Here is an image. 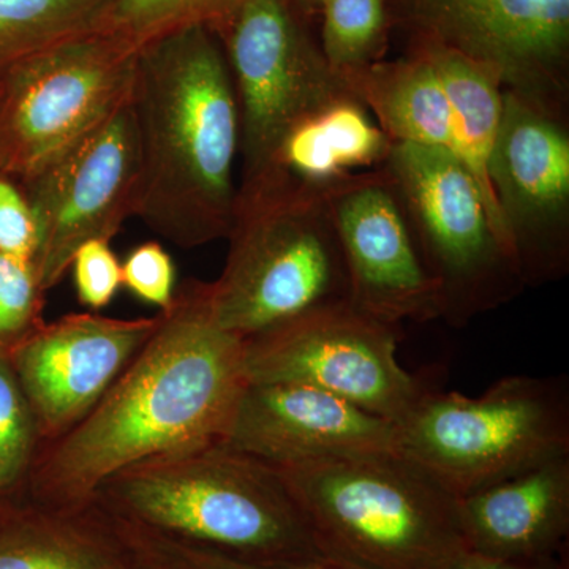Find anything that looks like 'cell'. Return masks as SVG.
<instances>
[{
	"label": "cell",
	"mask_w": 569,
	"mask_h": 569,
	"mask_svg": "<svg viewBox=\"0 0 569 569\" xmlns=\"http://www.w3.org/2000/svg\"><path fill=\"white\" fill-rule=\"evenodd\" d=\"M151 339L66 436L43 445L20 497L66 505L126 468L222 440L246 387L244 340L213 320L209 282L190 279Z\"/></svg>",
	"instance_id": "cell-1"
},
{
	"label": "cell",
	"mask_w": 569,
	"mask_h": 569,
	"mask_svg": "<svg viewBox=\"0 0 569 569\" xmlns=\"http://www.w3.org/2000/svg\"><path fill=\"white\" fill-rule=\"evenodd\" d=\"M132 108L140 152L134 217L181 249L227 239L238 197L239 112L219 37L193 26L144 44Z\"/></svg>",
	"instance_id": "cell-2"
},
{
	"label": "cell",
	"mask_w": 569,
	"mask_h": 569,
	"mask_svg": "<svg viewBox=\"0 0 569 569\" xmlns=\"http://www.w3.org/2000/svg\"><path fill=\"white\" fill-rule=\"evenodd\" d=\"M93 496L153 537L246 563L323 552L279 471L222 441L126 468Z\"/></svg>",
	"instance_id": "cell-3"
},
{
	"label": "cell",
	"mask_w": 569,
	"mask_h": 569,
	"mask_svg": "<svg viewBox=\"0 0 569 569\" xmlns=\"http://www.w3.org/2000/svg\"><path fill=\"white\" fill-rule=\"evenodd\" d=\"M272 467L326 553L372 569H449L468 550L459 498L399 451Z\"/></svg>",
	"instance_id": "cell-4"
},
{
	"label": "cell",
	"mask_w": 569,
	"mask_h": 569,
	"mask_svg": "<svg viewBox=\"0 0 569 569\" xmlns=\"http://www.w3.org/2000/svg\"><path fill=\"white\" fill-rule=\"evenodd\" d=\"M213 320L239 339L350 302V282L325 190L274 186L238 193Z\"/></svg>",
	"instance_id": "cell-5"
},
{
	"label": "cell",
	"mask_w": 569,
	"mask_h": 569,
	"mask_svg": "<svg viewBox=\"0 0 569 569\" xmlns=\"http://www.w3.org/2000/svg\"><path fill=\"white\" fill-rule=\"evenodd\" d=\"M396 433L403 458L462 498L569 456L568 378L503 377L478 397L427 388Z\"/></svg>",
	"instance_id": "cell-6"
},
{
	"label": "cell",
	"mask_w": 569,
	"mask_h": 569,
	"mask_svg": "<svg viewBox=\"0 0 569 569\" xmlns=\"http://www.w3.org/2000/svg\"><path fill=\"white\" fill-rule=\"evenodd\" d=\"M383 168L440 288V320L463 328L526 291L500 217L455 153L396 142Z\"/></svg>",
	"instance_id": "cell-7"
},
{
	"label": "cell",
	"mask_w": 569,
	"mask_h": 569,
	"mask_svg": "<svg viewBox=\"0 0 569 569\" xmlns=\"http://www.w3.org/2000/svg\"><path fill=\"white\" fill-rule=\"evenodd\" d=\"M138 52L92 31L7 71L0 78V176L28 182L129 102Z\"/></svg>",
	"instance_id": "cell-8"
},
{
	"label": "cell",
	"mask_w": 569,
	"mask_h": 569,
	"mask_svg": "<svg viewBox=\"0 0 569 569\" xmlns=\"http://www.w3.org/2000/svg\"><path fill=\"white\" fill-rule=\"evenodd\" d=\"M309 17L291 0H244L213 32L222 44L238 102V192L266 181L296 123L350 92L313 39Z\"/></svg>",
	"instance_id": "cell-9"
},
{
	"label": "cell",
	"mask_w": 569,
	"mask_h": 569,
	"mask_svg": "<svg viewBox=\"0 0 569 569\" xmlns=\"http://www.w3.org/2000/svg\"><path fill=\"white\" fill-rule=\"evenodd\" d=\"M399 328L351 302L313 310L244 340L247 381L307 385L397 425L427 389L397 358Z\"/></svg>",
	"instance_id": "cell-10"
},
{
	"label": "cell",
	"mask_w": 569,
	"mask_h": 569,
	"mask_svg": "<svg viewBox=\"0 0 569 569\" xmlns=\"http://www.w3.org/2000/svg\"><path fill=\"white\" fill-rule=\"evenodd\" d=\"M395 24L490 71L505 92L568 119L569 0H391Z\"/></svg>",
	"instance_id": "cell-11"
},
{
	"label": "cell",
	"mask_w": 569,
	"mask_h": 569,
	"mask_svg": "<svg viewBox=\"0 0 569 569\" xmlns=\"http://www.w3.org/2000/svg\"><path fill=\"white\" fill-rule=\"evenodd\" d=\"M18 187L36 219L33 269L47 293L70 271L82 244L110 242L137 212L140 152L132 99Z\"/></svg>",
	"instance_id": "cell-12"
},
{
	"label": "cell",
	"mask_w": 569,
	"mask_h": 569,
	"mask_svg": "<svg viewBox=\"0 0 569 569\" xmlns=\"http://www.w3.org/2000/svg\"><path fill=\"white\" fill-rule=\"evenodd\" d=\"M569 122L503 92L489 182L527 288L569 272Z\"/></svg>",
	"instance_id": "cell-13"
},
{
	"label": "cell",
	"mask_w": 569,
	"mask_h": 569,
	"mask_svg": "<svg viewBox=\"0 0 569 569\" xmlns=\"http://www.w3.org/2000/svg\"><path fill=\"white\" fill-rule=\"evenodd\" d=\"M325 193L351 306L395 326L440 320V288L427 271L388 171L380 167L347 176Z\"/></svg>",
	"instance_id": "cell-14"
},
{
	"label": "cell",
	"mask_w": 569,
	"mask_h": 569,
	"mask_svg": "<svg viewBox=\"0 0 569 569\" xmlns=\"http://www.w3.org/2000/svg\"><path fill=\"white\" fill-rule=\"evenodd\" d=\"M159 323L160 313L142 318L69 313L51 323L43 321L7 350L36 415L41 447L88 417Z\"/></svg>",
	"instance_id": "cell-15"
},
{
	"label": "cell",
	"mask_w": 569,
	"mask_h": 569,
	"mask_svg": "<svg viewBox=\"0 0 569 569\" xmlns=\"http://www.w3.org/2000/svg\"><path fill=\"white\" fill-rule=\"evenodd\" d=\"M220 441L269 466L397 451L391 421L299 383L247 381Z\"/></svg>",
	"instance_id": "cell-16"
},
{
	"label": "cell",
	"mask_w": 569,
	"mask_h": 569,
	"mask_svg": "<svg viewBox=\"0 0 569 569\" xmlns=\"http://www.w3.org/2000/svg\"><path fill=\"white\" fill-rule=\"evenodd\" d=\"M0 569H173L156 537L96 496L0 501Z\"/></svg>",
	"instance_id": "cell-17"
},
{
	"label": "cell",
	"mask_w": 569,
	"mask_h": 569,
	"mask_svg": "<svg viewBox=\"0 0 569 569\" xmlns=\"http://www.w3.org/2000/svg\"><path fill=\"white\" fill-rule=\"evenodd\" d=\"M468 550L497 559L563 556L569 535V456L459 498Z\"/></svg>",
	"instance_id": "cell-18"
},
{
	"label": "cell",
	"mask_w": 569,
	"mask_h": 569,
	"mask_svg": "<svg viewBox=\"0 0 569 569\" xmlns=\"http://www.w3.org/2000/svg\"><path fill=\"white\" fill-rule=\"evenodd\" d=\"M396 142L351 92L310 112L283 138L266 181L326 190L347 176L376 170L387 163Z\"/></svg>",
	"instance_id": "cell-19"
},
{
	"label": "cell",
	"mask_w": 569,
	"mask_h": 569,
	"mask_svg": "<svg viewBox=\"0 0 569 569\" xmlns=\"http://www.w3.org/2000/svg\"><path fill=\"white\" fill-rule=\"evenodd\" d=\"M337 73L392 141L451 151L447 93L425 52L410 47L397 61H378Z\"/></svg>",
	"instance_id": "cell-20"
},
{
	"label": "cell",
	"mask_w": 569,
	"mask_h": 569,
	"mask_svg": "<svg viewBox=\"0 0 569 569\" xmlns=\"http://www.w3.org/2000/svg\"><path fill=\"white\" fill-rule=\"evenodd\" d=\"M410 47L425 52L436 67L451 112V152L470 171L500 217L488 173L490 152L503 114L505 91L500 82L490 71L436 41L411 37Z\"/></svg>",
	"instance_id": "cell-21"
},
{
	"label": "cell",
	"mask_w": 569,
	"mask_h": 569,
	"mask_svg": "<svg viewBox=\"0 0 569 569\" xmlns=\"http://www.w3.org/2000/svg\"><path fill=\"white\" fill-rule=\"evenodd\" d=\"M114 0H0V78L39 52L96 31Z\"/></svg>",
	"instance_id": "cell-22"
},
{
	"label": "cell",
	"mask_w": 569,
	"mask_h": 569,
	"mask_svg": "<svg viewBox=\"0 0 569 569\" xmlns=\"http://www.w3.org/2000/svg\"><path fill=\"white\" fill-rule=\"evenodd\" d=\"M242 3L244 0H114L96 31L141 50L153 40L193 26L217 32Z\"/></svg>",
	"instance_id": "cell-23"
},
{
	"label": "cell",
	"mask_w": 569,
	"mask_h": 569,
	"mask_svg": "<svg viewBox=\"0 0 569 569\" xmlns=\"http://www.w3.org/2000/svg\"><path fill=\"white\" fill-rule=\"evenodd\" d=\"M321 51L336 71L383 61L392 18L391 0H325Z\"/></svg>",
	"instance_id": "cell-24"
},
{
	"label": "cell",
	"mask_w": 569,
	"mask_h": 569,
	"mask_svg": "<svg viewBox=\"0 0 569 569\" xmlns=\"http://www.w3.org/2000/svg\"><path fill=\"white\" fill-rule=\"evenodd\" d=\"M41 438L31 403L9 358L0 347V501L21 496Z\"/></svg>",
	"instance_id": "cell-25"
},
{
	"label": "cell",
	"mask_w": 569,
	"mask_h": 569,
	"mask_svg": "<svg viewBox=\"0 0 569 569\" xmlns=\"http://www.w3.org/2000/svg\"><path fill=\"white\" fill-rule=\"evenodd\" d=\"M43 290L29 261L0 253V347L10 350L43 323Z\"/></svg>",
	"instance_id": "cell-26"
},
{
	"label": "cell",
	"mask_w": 569,
	"mask_h": 569,
	"mask_svg": "<svg viewBox=\"0 0 569 569\" xmlns=\"http://www.w3.org/2000/svg\"><path fill=\"white\" fill-rule=\"evenodd\" d=\"M122 264V287L144 305L164 310L176 293L173 258L157 241L134 247Z\"/></svg>",
	"instance_id": "cell-27"
},
{
	"label": "cell",
	"mask_w": 569,
	"mask_h": 569,
	"mask_svg": "<svg viewBox=\"0 0 569 569\" xmlns=\"http://www.w3.org/2000/svg\"><path fill=\"white\" fill-rule=\"evenodd\" d=\"M78 301L91 312L110 306L122 287V264L110 242L93 239L74 253L70 264Z\"/></svg>",
	"instance_id": "cell-28"
},
{
	"label": "cell",
	"mask_w": 569,
	"mask_h": 569,
	"mask_svg": "<svg viewBox=\"0 0 569 569\" xmlns=\"http://www.w3.org/2000/svg\"><path fill=\"white\" fill-rule=\"evenodd\" d=\"M156 538L162 546L173 569H372L356 563V561L343 559V557L325 552L305 557V559L284 561V563H246V561L230 559V557L213 552V550L193 548V546L179 545V542L168 541V539Z\"/></svg>",
	"instance_id": "cell-29"
},
{
	"label": "cell",
	"mask_w": 569,
	"mask_h": 569,
	"mask_svg": "<svg viewBox=\"0 0 569 569\" xmlns=\"http://www.w3.org/2000/svg\"><path fill=\"white\" fill-rule=\"evenodd\" d=\"M39 233L31 206L20 187L0 176V253L33 264Z\"/></svg>",
	"instance_id": "cell-30"
},
{
	"label": "cell",
	"mask_w": 569,
	"mask_h": 569,
	"mask_svg": "<svg viewBox=\"0 0 569 569\" xmlns=\"http://www.w3.org/2000/svg\"><path fill=\"white\" fill-rule=\"evenodd\" d=\"M567 557H545V559H497L466 550L449 569H568Z\"/></svg>",
	"instance_id": "cell-31"
},
{
	"label": "cell",
	"mask_w": 569,
	"mask_h": 569,
	"mask_svg": "<svg viewBox=\"0 0 569 569\" xmlns=\"http://www.w3.org/2000/svg\"><path fill=\"white\" fill-rule=\"evenodd\" d=\"M307 14L320 13L321 7H323L325 0H291Z\"/></svg>",
	"instance_id": "cell-32"
}]
</instances>
